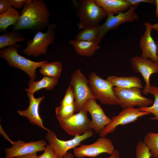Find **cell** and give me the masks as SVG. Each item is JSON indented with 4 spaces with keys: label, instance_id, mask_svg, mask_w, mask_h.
<instances>
[{
    "label": "cell",
    "instance_id": "f1b7e54d",
    "mask_svg": "<svg viewBox=\"0 0 158 158\" xmlns=\"http://www.w3.org/2000/svg\"><path fill=\"white\" fill-rule=\"evenodd\" d=\"M136 158H150L152 155L149 149L143 142L138 140L135 147Z\"/></svg>",
    "mask_w": 158,
    "mask_h": 158
},
{
    "label": "cell",
    "instance_id": "9a60e30c",
    "mask_svg": "<svg viewBox=\"0 0 158 158\" xmlns=\"http://www.w3.org/2000/svg\"><path fill=\"white\" fill-rule=\"evenodd\" d=\"M95 100L94 98L89 99L85 103L83 109L89 112L91 116V129L96 133L99 134L111 123V119L106 115Z\"/></svg>",
    "mask_w": 158,
    "mask_h": 158
},
{
    "label": "cell",
    "instance_id": "5b68a950",
    "mask_svg": "<svg viewBox=\"0 0 158 158\" xmlns=\"http://www.w3.org/2000/svg\"><path fill=\"white\" fill-rule=\"evenodd\" d=\"M56 28L55 24L50 23L46 32H38L32 39L28 41L22 52L28 56L35 57L45 54L49 45L55 39Z\"/></svg>",
    "mask_w": 158,
    "mask_h": 158
},
{
    "label": "cell",
    "instance_id": "44dd1931",
    "mask_svg": "<svg viewBox=\"0 0 158 158\" xmlns=\"http://www.w3.org/2000/svg\"><path fill=\"white\" fill-rule=\"evenodd\" d=\"M58 78L44 76L41 80L35 81L30 80L28 83L29 87L25 89L28 93L33 94L36 92L43 88L47 90H52L57 84Z\"/></svg>",
    "mask_w": 158,
    "mask_h": 158
},
{
    "label": "cell",
    "instance_id": "52a82bcc",
    "mask_svg": "<svg viewBox=\"0 0 158 158\" xmlns=\"http://www.w3.org/2000/svg\"><path fill=\"white\" fill-rule=\"evenodd\" d=\"M113 88L118 104L122 108L146 107L153 103L151 99L142 95V91L140 88H123L115 87Z\"/></svg>",
    "mask_w": 158,
    "mask_h": 158
},
{
    "label": "cell",
    "instance_id": "836d02e7",
    "mask_svg": "<svg viewBox=\"0 0 158 158\" xmlns=\"http://www.w3.org/2000/svg\"><path fill=\"white\" fill-rule=\"evenodd\" d=\"M11 7L8 0H0V13L6 11Z\"/></svg>",
    "mask_w": 158,
    "mask_h": 158
},
{
    "label": "cell",
    "instance_id": "7a4b0ae2",
    "mask_svg": "<svg viewBox=\"0 0 158 158\" xmlns=\"http://www.w3.org/2000/svg\"><path fill=\"white\" fill-rule=\"evenodd\" d=\"M0 57L5 59L10 66L23 71L28 75L30 80L34 81L36 79V69L48 62L47 60L35 62L26 58L19 54L18 48L14 46L1 49Z\"/></svg>",
    "mask_w": 158,
    "mask_h": 158
},
{
    "label": "cell",
    "instance_id": "7402d4cb",
    "mask_svg": "<svg viewBox=\"0 0 158 158\" xmlns=\"http://www.w3.org/2000/svg\"><path fill=\"white\" fill-rule=\"evenodd\" d=\"M20 16L17 10L12 7H10L6 11L0 13V31L1 32L6 31L8 26L14 25Z\"/></svg>",
    "mask_w": 158,
    "mask_h": 158
},
{
    "label": "cell",
    "instance_id": "74e56055",
    "mask_svg": "<svg viewBox=\"0 0 158 158\" xmlns=\"http://www.w3.org/2000/svg\"><path fill=\"white\" fill-rule=\"evenodd\" d=\"M73 154L70 152H67L63 158H73Z\"/></svg>",
    "mask_w": 158,
    "mask_h": 158
},
{
    "label": "cell",
    "instance_id": "30bf717a",
    "mask_svg": "<svg viewBox=\"0 0 158 158\" xmlns=\"http://www.w3.org/2000/svg\"><path fill=\"white\" fill-rule=\"evenodd\" d=\"M94 134V132L91 130L82 135H76L71 140H63L59 139L54 132L49 130L47 131L45 138L59 158H63L69 150L77 147L82 141L92 136Z\"/></svg>",
    "mask_w": 158,
    "mask_h": 158
},
{
    "label": "cell",
    "instance_id": "f35d334b",
    "mask_svg": "<svg viewBox=\"0 0 158 158\" xmlns=\"http://www.w3.org/2000/svg\"><path fill=\"white\" fill-rule=\"evenodd\" d=\"M155 1L156 6L155 16L156 18H158V0H156Z\"/></svg>",
    "mask_w": 158,
    "mask_h": 158
},
{
    "label": "cell",
    "instance_id": "83f0119b",
    "mask_svg": "<svg viewBox=\"0 0 158 158\" xmlns=\"http://www.w3.org/2000/svg\"><path fill=\"white\" fill-rule=\"evenodd\" d=\"M75 112L74 104L66 105H60L55 109L57 119L68 118L73 115Z\"/></svg>",
    "mask_w": 158,
    "mask_h": 158
},
{
    "label": "cell",
    "instance_id": "ba28073f",
    "mask_svg": "<svg viewBox=\"0 0 158 158\" xmlns=\"http://www.w3.org/2000/svg\"><path fill=\"white\" fill-rule=\"evenodd\" d=\"M138 6H131L126 11L119 13L116 15H114V14L111 13H107L105 21L100 25L99 35L95 40L96 43L99 45L109 31L117 29L124 23L133 22L138 19V16L135 12Z\"/></svg>",
    "mask_w": 158,
    "mask_h": 158
},
{
    "label": "cell",
    "instance_id": "d590c367",
    "mask_svg": "<svg viewBox=\"0 0 158 158\" xmlns=\"http://www.w3.org/2000/svg\"><path fill=\"white\" fill-rule=\"evenodd\" d=\"M0 134L4 137V138L6 140L10 142L12 144L13 142L9 138L8 135L6 134V133L5 132L4 130L3 129L2 127L0 125Z\"/></svg>",
    "mask_w": 158,
    "mask_h": 158
},
{
    "label": "cell",
    "instance_id": "484cf974",
    "mask_svg": "<svg viewBox=\"0 0 158 158\" xmlns=\"http://www.w3.org/2000/svg\"><path fill=\"white\" fill-rule=\"evenodd\" d=\"M99 24L85 28L80 31L76 37V40L87 41H95L99 33Z\"/></svg>",
    "mask_w": 158,
    "mask_h": 158
},
{
    "label": "cell",
    "instance_id": "7c38bea8",
    "mask_svg": "<svg viewBox=\"0 0 158 158\" xmlns=\"http://www.w3.org/2000/svg\"><path fill=\"white\" fill-rule=\"evenodd\" d=\"M149 112L140 111L138 108L129 107L123 108L117 116H113L111 123L99 134L100 137H105L114 132L117 127L134 122L139 118L150 114Z\"/></svg>",
    "mask_w": 158,
    "mask_h": 158
},
{
    "label": "cell",
    "instance_id": "6da1fadb",
    "mask_svg": "<svg viewBox=\"0 0 158 158\" xmlns=\"http://www.w3.org/2000/svg\"><path fill=\"white\" fill-rule=\"evenodd\" d=\"M50 14L43 0H32L25 4L20 13V16L13 30H34L48 27L50 24Z\"/></svg>",
    "mask_w": 158,
    "mask_h": 158
},
{
    "label": "cell",
    "instance_id": "9c48e42d",
    "mask_svg": "<svg viewBox=\"0 0 158 158\" xmlns=\"http://www.w3.org/2000/svg\"><path fill=\"white\" fill-rule=\"evenodd\" d=\"M87 111L83 109L66 118L57 119L60 127L68 134L74 136L81 135L92 130L91 121L87 115Z\"/></svg>",
    "mask_w": 158,
    "mask_h": 158
},
{
    "label": "cell",
    "instance_id": "8d00e7d4",
    "mask_svg": "<svg viewBox=\"0 0 158 158\" xmlns=\"http://www.w3.org/2000/svg\"><path fill=\"white\" fill-rule=\"evenodd\" d=\"M108 158H121L119 152L117 150H115L113 153Z\"/></svg>",
    "mask_w": 158,
    "mask_h": 158
},
{
    "label": "cell",
    "instance_id": "4fadbf2b",
    "mask_svg": "<svg viewBox=\"0 0 158 158\" xmlns=\"http://www.w3.org/2000/svg\"><path fill=\"white\" fill-rule=\"evenodd\" d=\"M131 66L136 72L141 74L145 84L143 93L147 95L151 86L150 79L153 74L158 73V63L150 59H145L140 56L133 57L130 60Z\"/></svg>",
    "mask_w": 158,
    "mask_h": 158
},
{
    "label": "cell",
    "instance_id": "3957f363",
    "mask_svg": "<svg viewBox=\"0 0 158 158\" xmlns=\"http://www.w3.org/2000/svg\"><path fill=\"white\" fill-rule=\"evenodd\" d=\"M77 4V15L80 20L78 25L81 30L99 24L107 16V13L95 0H80Z\"/></svg>",
    "mask_w": 158,
    "mask_h": 158
},
{
    "label": "cell",
    "instance_id": "4dcf8cb0",
    "mask_svg": "<svg viewBox=\"0 0 158 158\" xmlns=\"http://www.w3.org/2000/svg\"><path fill=\"white\" fill-rule=\"evenodd\" d=\"M38 158H59L54 149L49 145H47L44 152L38 156Z\"/></svg>",
    "mask_w": 158,
    "mask_h": 158
},
{
    "label": "cell",
    "instance_id": "ffe728a7",
    "mask_svg": "<svg viewBox=\"0 0 158 158\" xmlns=\"http://www.w3.org/2000/svg\"><path fill=\"white\" fill-rule=\"evenodd\" d=\"M106 80L115 87L123 88L137 87L141 89L143 87L141 80L137 76H109Z\"/></svg>",
    "mask_w": 158,
    "mask_h": 158
},
{
    "label": "cell",
    "instance_id": "8992f818",
    "mask_svg": "<svg viewBox=\"0 0 158 158\" xmlns=\"http://www.w3.org/2000/svg\"><path fill=\"white\" fill-rule=\"evenodd\" d=\"M88 83V79L80 69H77L71 74L70 84L73 88L75 95V112H78L82 110L89 99H96L90 91Z\"/></svg>",
    "mask_w": 158,
    "mask_h": 158
},
{
    "label": "cell",
    "instance_id": "e0dca14e",
    "mask_svg": "<svg viewBox=\"0 0 158 158\" xmlns=\"http://www.w3.org/2000/svg\"><path fill=\"white\" fill-rule=\"evenodd\" d=\"M146 29L140 40V48L142 50L140 56L145 59H150L158 63L157 46L151 35L152 24L145 23Z\"/></svg>",
    "mask_w": 158,
    "mask_h": 158
},
{
    "label": "cell",
    "instance_id": "d4e9b609",
    "mask_svg": "<svg viewBox=\"0 0 158 158\" xmlns=\"http://www.w3.org/2000/svg\"><path fill=\"white\" fill-rule=\"evenodd\" d=\"M149 93L154 97V100L152 105L150 107H140L138 108L140 111L152 114L154 116L151 117L150 119L158 121V86L151 85Z\"/></svg>",
    "mask_w": 158,
    "mask_h": 158
},
{
    "label": "cell",
    "instance_id": "8fae6325",
    "mask_svg": "<svg viewBox=\"0 0 158 158\" xmlns=\"http://www.w3.org/2000/svg\"><path fill=\"white\" fill-rule=\"evenodd\" d=\"M113 143L111 139L105 137H100L94 143L82 145L73 149V155L76 157H85L94 158L103 153L111 155L114 150Z\"/></svg>",
    "mask_w": 158,
    "mask_h": 158
},
{
    "label": "cell",
    "instance_id": "ac0fdd59",
    "mask_svg": "<svg viewBox=\"0 0 158 158\" xmlns=\"http://www.w3.org/2000/svg\"><path fill=\"white\" fill-rule=\"evenodd\" d=\"M107 13L114 14L125 12L131 6L127 0H95Z\"/></svg>",
    "mask_w": 158,
    "mask_h": 158
},
{
    "label": "cell",
    "instance_id": "4316f807",
    "mask_svg": "<svg viewBox=\"0 0 158 158\" xmlns=\"http://www.w3.org/2000/svg\"><path fill=\"white\" fill-rule=\"evenodd\" d=\"M143 141L149 149L152 156L158 158V133L150 132L147 133Z\"/></svg>",
    "mask_w": 158,
    "mask_h": 158
},
{
    "label": "cell",
    "instance_id": "f546056e",
    "mask_svg": "<svg viewBox=\"0 0 158 158\" xmlns=\"http://www.w3.org/2000/svg\"><path fill=\"white\" fill-rule=\"evenodd\" d=\"M75 96L73 88L70 84L66 90V94L60 103V105H71L74 104Z\"/></svg>",
    "mask_w": 158,
    "mask_h": 158
},
{
    "label": "cell",
    "instance_id": "603a6c76",
    "mask_svg": "<svg viewBox=\"0 0 158 158\" xmlns=\"http://www.w3.org/2000/svg\"><path fill=\"white\" fill-rule=\"evenodd\" d=\"M25 40L21 34L15 31L3 33L0 35V49L10 46L20 48L22 45L17 44L16 43L23 42Z\"/></svg>",
    "mask_w": 158,
    "mask_h": 158
},
{
    "label": "cell",
    "instance_id": "5bb4252c",
    "mask_svg": "<svg viewBox=\"0 0 158 158\" xmlns=\"http://www.w3.org/2000/svg\"><path fill=\"white\" fill-rule=\"evenodd\" d=\"M12 146L5 150V158H12L29 154L44 151L47 145L44 140L25 142L18 140L13 142Z\"/></svg>",
    "mask_w": 158,
    "mask_h": 158
},
{
    "label": "cell",
    "instance_id": "e575fe53",
    "mask_svg": "<svg viewBox=\"0 0 158 158\" xmlns=\"http://www.w3.org/2000/svg\"><path fill=\"white\" fill-rule=\"evenodd\" d=\"M16 158H38L37 153L29 154L16 157Z\"/></svg>",
    "mask_w": 158,
    "mask_h": 158
},
{
    "label": "cell",
    "instance_id": "1f68e13d",
    "mask_svg": "<svg viewBox=\"0 0 158 158\" xmlns=\"http://www.w3.org/2000/svg\"><path fill=\"white\" fill-rule=\"evenodd\" d=\"M32 0H8L11 7L16 9H21L26 4Z\"/></svg>",
    "mask_w": 158,
    "mask_h": 158
},
{
    "label": "cell",
    "instance_id": "d6a6232c",
    "mask_svg": "<svg viewBox=\"0 0 158 158\" xmlns=\"http://www.w3.org/2000/svg\"><path fill=\"white\" fill-rule=\"evenodd\" d=\"M131 6L138 5L141 3H147L155 5V0H127Z\"/></svg>",
    "mask_w": 158,
    "mask_h": 158
},
{
    "label": "cell",
    "instance_id": "cb8c5ba5",
    "mask_svg": "<svg viewBox=\"0 0 158 158\" xmlns=\"http://www.w3.org/2000/svg\"><path fill=\"white\" fill-rule=\"evenodd\" d=\"M62 66L59 62H47L41 67L40 73L44 76H48L59 78L60 76Z\"/></svg>",
    "mask_w": 158,
    "mask_h": 158
},
{
    "label": "cell",
    "instance_id": "2e32d148",
    "mask_svg": "<svg viewBox=\"0 0 158 158\" xmlns=\"http://www.w3.org/2000/svg\"><path fill=\"white\" fill-rule=\"evenodd\" d=\"M28 96L30 102L28 108L24 110H18L17 113L20 115L27 118L31 124L37 126L47 131H49L50 130L43 125L39 112L40 104L45 97L35 98L33 94L29 93H28Z\"/></svg>",
    "mask_w": 158,
    "mask_h": 158
},
{
    "label": "cell",
    "instance_id": "d6986e66",
    "mask_svg": "<svg viewBox=\"0 0 158 158\" xmlns=\"http://www.w3.org/2000/svg\"><path fill=\"white\" fill-rule=\"evenodd\" d=\"M69 43L78 54L87 57L93 55L100 48L95 41H87L77 40H71Z\"/></svg>",
    "mask_w": 158,
    "mask_h": 158
},
{
    "label": "cell",
    "instance_id": "ab89813d",
    "mask_svg": "<svg viewBox=\"0 0 158 158\" xmlns=\"http://www.w3.org/2000/svg\"><path fill=\"white\" fill-rule=\"evenodd\" d=\"M152 30H154L158 32V23L152 24Z\"/></svg>",
    "mask_w": 158,
    "mask_h": 158
},
{
    "label": "cell",
    "instance_id": "60d3db41",
    "mask_svg": "<svg viewBox=\"0 0 158 158\" xmlns=\"http://www.w3.org/2000/svg\"><path fill=\"white\" fill-rule=\"evenodd\" d=\"M157 46V54L158 56V41L156 42Z\"/></svg>",
    "mask_w": 158,
    "mask_h": 158
},
{
    "label": "cell",
    "instance_id": "277c9868",
    "mask_svg": "<svg viewBox=\"0 0 158 158\" xmlns=\"http://www.w3.org/2000/svg\"><path fill=\"white\" fill-rule=\"evenodd\" d=\"M88 80L89 88L96 99L104 105L118 104L113 86L110 82L99 77L94 72L90 74Z\"/></svg>",
    "mask_w": 158,
    "mask_h": 158
}]
</instances>
